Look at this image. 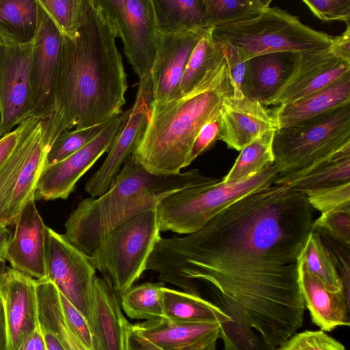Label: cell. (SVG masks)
<instances>
[{
    "label": "cell",
    "instance_id": "9c48e42d",
    "mask_svg": "<svg viewBox=\"0 0 350 350\" xmlns=\"http://www.w3.org/2000/svg\"><path fill=\"white\" fill-rule=\"evenodd\" d=\"M121 39L125 55L140 78L150 73L159 29L152 0H96Z\"/></svg>",
    "mask_w": 350,
    "mask_h": 350
},
{
    "label": "cell",
    "instance_id": "1f68e13d",
    "mask_svg": "<svg viewBox=\"0 0 350 350\" xmlns=\"http://www.w3.org/2000/svg\"><path fill=\"white\" fill-rule=\"evenodd\" d=\"M213 29L208 27L204 31L191 54L180 83L179 98L187 94L224 56L221 47L213 37Z\"/></svg>",
    "mask_w": 350,
    "mask_h": 350
},
{
    "label": "cell",
    "instance_id": "6da1fadb",
    "mask_svg": "<svg viewBox=\"0 0 350 350\" xmlns=\"http://www.w3.org/2000/svg\"><path fill=\"white\" fill-rule=\"evenodd\" d=\"M314 210L304 192L282 184L262 187L197 232L161 237L146 270L196 295L202 281L215 301L241 312L303 304L298 260L313 230Z\"/></svg>",
    "mask_w": 350,
    "mask_h": 350
},
{
    "label": "cell",
    "instance_id": "7bdbcfd3",
    "mask_svg": "<svg viewBox=\"0 0 350 350\" xmlns=\"http://www.w3.org/2000/svg\"><path fill=\"white\" fill-rule=\"evenodd\" d=\"M40 119L30 117L0 138V170L10 159L25 136Z\"/></svg>",
    "mask_w": 350,
    "mask_h": 350
},
{
    "label": "cell",
    "instance_id": "7dc6e473",
    "mask_svg": "<svg viewBox=\"0 0 350 350\" xmlns=\"http://www.w3.org/2000/svg\"><path fill=\"white\" fill-rule=\"evenodd\" d=\"M125 350H164L128 326L125 338Z\"/></svg>",
    "mask_w": 350,
    "mask_h": 350
},
{
    "label": "cell",
    "instance_id": "2e32d148",
    "mask_svg": "<svg viewBox=\"0 0 350 350\" xmlns=\"http://www.w3.org/2000/svg\"><path fill=\"white\" fill-rule=\"evenodd\" d=\"M0 297L4 306L9 350H18L40 326L36 279L8 267L0 279Z\"/></svg>",
    "mask_w": 350,
    "mask_h": 350
},
{
    "label": "cell",
    "instance_id": "f907efd6",
    "mask_svg": "<svg viewBox=\"0 0 350 350\" xmlns=\"http://www.w3.org/2000/svg\"><path fill=\"white\" fill-rule=\"evenodd\" d=\"M0 350H9V340L3 302L0 297Z\"/></svg>",
    "mask_w": 350,
    "mask_h": 350
},
{
    "label": "cell",
    "instance_id": "7a4b0ae2",
    "mask_svg": "<svg viewBox=\"0 0 350 350\" xmlns=\"http://www.w3.org/2000/svg\"><path fill=\"white\" fill-rule=\"evenodd\" d=\"M116 38L97 1L83 0L77 36H62L53 105L41 120L49 147L65 131L102 124L123 113L128 83Z\"/></svg>",
    "mask_w": 350,
    "mask_h": 350
},
{
    "label": "cell",
    "instance_id": "52a82bcc",
    "mask_svg": "<svg viewBox=\"0 0 350 350\" xmlns=\"http://www.w3.org/2000/svg\"><path fill=\"white\" fill-rule=\"evenodd\" d=\"M160 232L155 206L109 231L88 255L95 269L119 297L146 271Z\"/></svg>",
    "mask_w": 350,
    "mask_h": 350
},
{
    "label": "cell",
    "instance_id": "9a60e30c",
    "mask_svg": "<svg viewBox=\"0 0 350 350\" xmlns=\"http://www.w3.org/2000/svg\"><path fill=\"white\" fill-rule=\"evenodd\" d=\"M206 29L159 31L156 55L150 73L152 105H162L180 97V86L189 57Z\"/></svg>",
    "mask_w": 350,
    "mask_h": 350
},
{
    "label": "cell",
    "instance_id": "c3c4849f",
    "mask_svg": "<svg viewBox=\"0 0 350 350\" xmlns=\"http://www.w3.org/2000/svg\"><path fill=\"white\" fill-rule=\"evenodd\" d=\"M12 233L6 226L0 224V279L7 271V250Z\"/></svg>",
    "mask_w": 350,
    "mask_h": 350
},
{
    "label": "cell",
    "instance_id": "681fc988",
    "mask_svg": "<svg viewBox=\"0 0 350 350\" xmlns=\"http://www.w3.org/2000/svg\"><path fill=\"white\" fill-rule=\"evenodd\" d=\"M18 350H46L40 325L27 338Z\"/></svg>",
    "mask_w": 350,
    "mask_h": 350
},
{
    "label": "cell",
    "instance_id": "ba28073f",
    "mask_svg": "<svg viewBox=\"0 0 350 350\" xmlns=\"http://www.w3.org/2000/svg\"><path fill=\"white\" fill-rule=\"evenodd\" d=\"M349 143L350 103L299 124L276 129L273 165L279 175H292Z\"/></svg>",
    "mask_w": 350,
    "mask_h": 350
},
{
    "label": "cell",
    "instance_id": "d6a6232c",
    "mask_svg": "<svg viewBox=\"0 0 350 350\" xmlns=\"http://www.w3.org/2000/svg\"><path fill=\"white\" fill-rule=\"evenodd\" d=\"M274 131H266L245 145L240 150L231 169L221 180L228 183L247 178L273 163L272 143Z\"/></svg>",
    "mask_w": 350,
    "mask_h": 350
},
{
    "label": "cell",
    "instance_id": "ab89813d",
    "mask_svg": "<svg viewBox=\"0 0 350 350\" xmlns=\"http://www.w3.org/2000/svg\"><path fill=\"white\" fill-rule=\"evenodd\" d=\"M306 194L310 206L321 213L350 206V183L308 191Z\"/></svg>",
    "mask_w": 350,
    "mask_h": 350
},
{
    "label": "cell",
    "instance_id": "816d5d0a",
    "mask_svg": "<svg viewBox=\"0 0 350 350\" xmlns=\"http://www.w3.org/2000/svg\"><path fill=\"white\" fill-rule=\"evenodd\" d=\"M46 350H64L57 338L49 330L42 328Z\"/></svg>",
    "mask_w": 350,
    "mask_h": 350
},
{
    "label": "cell",
    "instance_id": "83f0119b",
    "mask_svg": "<svg viewBox=\"0 0 350 350\" xmlns=\"http://www.w3.org/2000/svg\"><path fill=\"white\" fill-rule=\"evenodd\" d=\"M36 281L40 327L51 332L64 350H88L67 323L55 286L47 278Z\"/></svg>",
    "mask_w": 350,
    "mask_h": 350
},
{
    "label": "cell",
    "instance_id": "ffe728a7",
    "mask_svg": "<svg viewBox=\"0 0 350 350\" xmlns=\"http://www.w3.org/2000/svg\"><path fill=\"white\" fill-rule=\"evenodd\" d=\"M221 326L177 323L165 318L130 324L133 331L164 350H216Z\"/></svg>",
    "mask_w": 350,
    "mask_h": 350
},
{
    "label": "cell",
    "instance_id": "f6af8a7d",
    "mask_svg": "<svg viewBox=\"0 0 350 350\" xmlns=\"http://www.w3.org/2000/svg\"><path fill=\"white\" fill-rule=\"evenodd\" d=\"M219 130L220 114L206 122L200 130L191 149L190 163L210 148L215 141L219 139Z\"/></svg>",
    "mask_w": 350,
    "mask_h": 350
},
{
    "label": "cell",
    "instance_id": "4dcf8cb0",
    "mask_svg": "<svg viewBox=\"0 0 350 350\" xmlns=\"http://www.w3.org/2000/svg\"><path fill=\"white\" fill-rule=\"evenodd\" d=\"M299 256L307 269L326 288L345 291L334 258L317 230L313 229L310 232Z\"/></svg>",
    "mask_w": 350,
    "mask_h": 350
},
{
    "label": "cell",
    "instance_id": "f1b7e54d",
    "mask_svg": "<svg viewBox=\"0 0 350 350\" xmlns=\"http://www.w3.org/2000/svg\"><path fill=\"white\" fill-rule=\"evenodd\" d=\"M39 21L37 0H0V40L8 44L33 42Z\"/></svg>",
    "mask_w": 350,
    "mask_h": 350
},
{
    "label": "cell",
    "instance_id": "f5cc1de1",
    "mask_svg": "<svg viewBox=\"0 0 350 350\" xmlns=\"http://www.w3.org/2000/svg\"><path fill=\"white\" fill-rule=\"evenodd\" d=\"M0 138H1V137H0Z\"/></svg>",
    "mask_w": 350,
    "mask_h": 350
},
{
    "label": "cell",
    "instance_id": "d4e9b609",
    "mask_svg": "<svg viewBox=\"0 0 350 350\" xmlns=\"http://www.w3.org/2000/svg\"><path fill=\"white\" fill-rule=\"evenodd\" d=\"M350 183V143L308 169L289 176L278 175L274 183L307 193Z\"/></svg>",
    "mask_w": 350,
    "mask_h": 350
},
{
    "label": "cell",
    "instance_id": "4316f807",
    "mask_svg": "<svg viewBox=\"0 0 350 350\" xmlns=\"http://www.w3.org/2000/svg\"><path fill=\"white\" fill-rule=\"evenodd\" d=\"M163 302L165 318L184 323H219L231 322L217 306L200 295L163 287Z\"/></svg>",
    "mask_w": 350,
    "mask_h": 350
},
{
    "label": "cell",
    "instance_id": "7c38bea8",
    "mask_svg": "<svg viewBox=\"0 0 350 350\" xmlns=\"http://www.w3.org/2000/svg\"><path fill=\"white\" fill-rule=\"evenodd\" d=\"M38 3L39 21L33 42L29 82L31 117L43 121L50 114L53 105L59 71L62 35L38 1Z\"/></svg>",
    "mask_w": 350,
    "mask_h": 350
},
{
    "label": "cell",
    "instance_id": "484cf974",
    "mask_svg": "<svg viewBox=\"0 0 350 350\" xmlns=\"http://www.w3.org/2000/svg\"><path fill=\"white\" fill-rule=\"evenodd\" d=\"M49 149V146L44 137L41 121L33 144L21 169L2 215L1 224L8 226L15 224L25 203L29 199L34 198L37 183L44 167Z\"/></svg>",
    "mask_w": 350,
    "mask_h": 350
},
{
    "label": "cell",
    "instance_id": "3957f363",
    "mask_svg": "<svg viewBox=\"0 0 350 350\" xmlns=\"http://www.w3.org/2000/svg\"><path fill=\"white\" fill-rule=\"evenodd\" d=\"M232 92L224 53L218 64L187 94L162 105H152L132 157L150 174L180 173L191 164V149L200 130L220 114L224 98Z\"/></svg>",
    "mask_w": 350,
    "mask_h": 350
},
{
    "label": "cell",
    "instance_id": "e0dca14e",
    "mask_svg": "<svg viewBox=\"0 0 350 350\" xmlns=\"http://www.w3.org/2000/svg\"><path fill=\"white\" fill-rule=\"evenodd\" d=\"M350 72V62L329 49L299 53L295 68L269 105H284L330 85Z\"/></svg>",
    "mask_w": 350,
    "mask_h": 350
},
{
    "label": "cell",
    "instance_id": "b9f144b4",
    "mask_svg": "<svg viewBox=\"0 0 350 350\" xmlns=\"http://www.w3.org/2000/svg\"><path fill=\"white\" fill-rule=\"evenodd\" d=\"M59 293L61 308L67 323L88 350H95L88 321L72 304Z\"/></svg>",
    "mask_w": 350,
    "mask_h": 350
},
{
    "label": "cell",
    "instance_id": "603a6c76",
    "mask_svg": "<svg viewBox=\"0 0 350 350\" xmlns=\"http://www.w3.org/2000/svg\"><path fill=\"white\" fill-rule=\"evenodd\" d=\"M298 284L305 306L312 321L323 332L338 326L349 325V297L344 291H332L306 267L300 256L298 260Z\"/></svg>",
    "mask_w": 350,
    "mask_h": 350
},
{
    "label": "cell",
    "instance_id": "bcb514c9",
    "mask_svg": "<svg viewBox=\"0 0 350 350\" xmlns=\"http://www.w3.org/2000/svg\"><path fill=\"white\" fill-rule=\"evenodd\" d=\"M328 49L335 57L350 62V24L342 34L333 37Z\"/></svg>",
    "mask_w": 350,
    "mask_h": 350
},
{
    "label": "cell",
    "instance_id": "836d02e7",
    "mask_svg": "<svg viewBox=\"0 0 350 350\" xmlns=\"http://www.w3.org/2000/svg\"><path fill=\"white\" fill-rule=\"evenodd\" d=\"M163 282H146L132 286L120 297V305L131 319L151 321L165 318Z\"/></svg>",
    "mask_w": 350,
    "mask_h": 350
},
{
    "label": "cell",
    "instance_id": "4fadbf2b",
    "mask_svg": "<svg viewBox=\"0 0 350 350\" xmlns=\"http://www.w3.org/2000/svg\"><path fill=\"white\" fill-rule=\"evenodd\" d=\"M32 47L33 42L12 45L0 40L1 137L31 117L29 69Z\"/></svg>",
    "mask_w": 350,
    "mask_h": 350
},
{
    "label": "cell",
    "instance_id": "7402d4cb",
    "mask_svg": "<svg viewBox=\"0 0 350 350\" xmlns=\"http://www.w3.org/2000/svg\"><path fill=\"white\" fill-rule=\"evenodd\" d=\"M118 297L105 279L96 277L89 321L95 350H125L129 323L122 312Z\"/></svg>",
    "mask_w": 350,
    "mask_h": 350
},
{
    "label": "cell",
    "instance_id": "8992f818",
    "mask_svg": "<svg viewBox=\"0 0 350 350\" xmlns=\"http://www.w3.org/2000/svg\"><path fill=\"white\" fill-rule=\"evenodd\" d=\"M216 40L234 46L245 60L265 53L324 50L333 37L302 23L297 16L278 7H269L258 16L213 27Z\"/></svg>",
    "mask_w": 350,
    "mask_h": 350
},
{
    "label": "cell",
    "instance_id": "8d00e7d4",
    "mask_svg": "<svg viewBox=\"0 0 350 350\" xmlns=\"http://www.w3.org/2000/svg\"><path fill=\"white\" fill-rule=\"evenodd\" d=\"M62 36L75 39L79 31L83 0H38Z\"/></svg>",
    "mask_w": 350,
    "mask_h": 350
},
{
    "label": "cell",
    "instance_id": "f35d334b",
    "mask_svg": "<svg viewBox=\"0 0 350 350\" xmlns=\"http://www.w3.org/2000/svg\"><path fill=\"white\" fill-rule=\"evenodd\" d=\"M278 350H346L337 340L323 330H306L295 334Z\"/></svg>",
    "mask_w": 350,
    "mask_h": 350
},
{
    "label": "cell",
    "instance_id": "5b68a950",
    "mask_svg": "<svg viewBox=\"0 0 350 350\" xmlns=\"http://www.w3.org/2000/svg\"><path fill=\"white\" fill-rule=\"evenodd\" d=\"M273 163L260 172L236 181L208 177L205 182L175 192L157 206L160 232L189 234L202 228L224 208L240 198L274 183Z\"/></svg>",
    "mask_w": 350,
    "mask_h": 350
},
{
    "label": "cell",
    "instance_id": "30bf717a",
    "mask_svg": "<svg viewBox=\"0 0 350 350\" xmlns=\"http://www.w3.org/2000/svg\"><path fill=\"white\" fill-rule=\"evenodd\" d=\"M46 263L47 278L89 322L96 270L88 256L46 226Z\"/></svg>",
    "mask_w": 350,
    "mask_h": 350
},
{
    "label": "cell",
    "instance_id": "8fae6325",
    "mask_svg": "<svg viewBox=\"0 0 350 350\" xmlns=\"http://www.w3.org/2000/svg\"><path fill=\"white\" fill-rule=\"evenodd\" d=\"M153 100L150 74L139 79L132 107L123 112L119 130L105 161L89 178L85 190L91 197L104 194L116 180L121 167L135 150L149 120Z\"/></svg>",
    "mask_w": 350,
    "mask_h": 350
},
{
    "label": "cell",
    "instance_id": "f546056e",
    "mask_svg": "<svg viewBox=\"0 0 350 350\" xmlns=\"http://www.w3.org/2000/svg\"><path fill=\"white\" fill-rule=\"evenodd\" d=\"M159 31L211 27L204 0H152Z\"/></svg>",
    "mask_w": 350,
    "mask_h": 350
},
{
    "label": "cell",
    "instance_id": "ee69618b",
    "mask_svg": "<svg viewBox=\"0 0 350 350\" xmlns=\"http://www.w3.org/2000/svg\"><path fill=\"white\" fill-rule=\"evenodd\" d=\"M216 41L221 47L227 62L231 77L233 93H242L247 60L244 59L242 54L234 46L226 42Z\"/></svg>",
    "mask_w": 350,
    "mask_h": 350
},
{
    "label": "cell",
    "instance_id": "d6986e66",
    "mask_svg": "<svg viewBox=\"0 0 350 350\" xmlns=\"http://www.w3.org/2000/svg\"><path fill=\"white\" fill-rule=\"evenodd\" d=\"M272 113L242 93L226 96L220 111L219 139L240 151L266 131L275 130Z\"/></svg>",
    "mask_w": 350,
    "mask_h": 350
},
{
    "label": "cell",
    "instance_id": "cb8c5ba5",
    "mask_svg": "<svg viewBox=\"0 0 350 350\" xmlns=\"http://www.w3.org/2000/svg\"><path fill=\"white\" fill-rule=\"evenodd\" d=\"M350 103V72L318 91L284 105L271 113L276 129L292 126Z\"/></svg>",
    "mask_w": 350,
    "mask_h": 350
},
{
    "label": "cell",
    "instance_id": "ac0fdd59",
    "mask_svg": "<svg viewBox=\"0 0 350 350\" xmlns=\"http://www.w3.org/2000/svg\"><path fill=\"white\" fill-rule=\"evenodd\" d=\"M46 228L32 198L16 219L15 230L8 247L7 260L12 269L36 280L47 278Z\"/></svg>",
    "mask_w": 350,
    "mask_h": 350
},
{
    "label": "cell",
    "instance_id": "5bb4252c",
    "mask_svg": "<svg viewBox=\"0 0 350 350\" xmlns=\"http://www.w3.org/2000/svg\"><path fill=\"white\" fill-rule=\"evenodd\" d=\"M122 113L110 119L100 133L83 148L58 163L44 167L34 198L66 199L81 177L108 152L120 126Z\"/></svg>",
    "mask_w": 350,
    "mask_h": 350
},
{
    "label": "cell",
    "instance_id": "e575fe53",
    "mask_svg": "<svg viewBox=\"0 0 350 350\" xmlns=\"http://www.w3.org/2000/svg\"><path fill=\"white\" fill-rule=\"evenodd\" d=\"M209 25L215 27L254 18L270 7L271 0H204Z\"/></svg>",
    "mask_w": 350,
    "mask_h": 350
},
{
    "label": "cell",
    "instance_id": "277c9868",
    "mask_svg": "<svg viewBox=\"0 0 350 350\" xmlns=\"http://www.w3.org/2000/svg\"><path fill=\"white\" fill-rule=\"evenodd\" d=\"M208 178L198 169L177 174H152L131 155L104 194L79 202L66 221L63 236L88 256L101 237L113 228L157 206L168 196Z\"/></svg>",
    "mask_w": 350,
    "mask_h": 350
},
{
    "label": "cell",
    "instance_id": "d590c367",
    "mask_svg": "<svg viewBox=\"0 0 350 350\" xmlns=\"http://www.w3.org/2000/svg\"><path fill=\"white\" fill-rule=\"evenodd\" d=\"M109 121L61 133L48 150L44 167L58 163L83 148L100 133Z\"/></svg>",
    "mask_w": 350,
    "mask_h": 350
},
{
    "label": "cell",
    "instance_id": "60d3db41",
    "mask_svg": "<svg viewBox=\"0 0 350 350\" xmlns=\"http://www.w3.org/2000/svg\"><path fill=\"white\" fill-rule=\"evenodd\" d=\"M312 13L324 21L350 24V0H303Z\"/></svg>",
    "mask_w": 350,
    "mask_h": 350
},
{
    "label": "cell",
    "instance_id": "44dd1931",
    "mask_svg": "<svg viewBox=\"0 0 350 350\" xmlns=\"http://www.w3.org/2000/svg\"><path fill=\"white\" fill-rule=\"evenodd\" d=\"M299 53L282 51L254 56L247 61L242 87L249 99L269 106L291 76Z\"/></svg>",
    "mask_w": 350,
    "mask_h": 350
},
{
    "label": "cell",
    "instance_id": "74e56055",
    "mask_svg": "<svg viewBox=\"0 0 350 350\" xmlns=\"http://www.w3.org/2000/svg\"><path fill=\"white\" fill-rule=\"evenodd\" d=\"M312 228L349 248L350 206L322 213L317 219H314Z\"/></svg>",
    "mask_w": 350,
    "mask_h": 350
}]
</instances>
